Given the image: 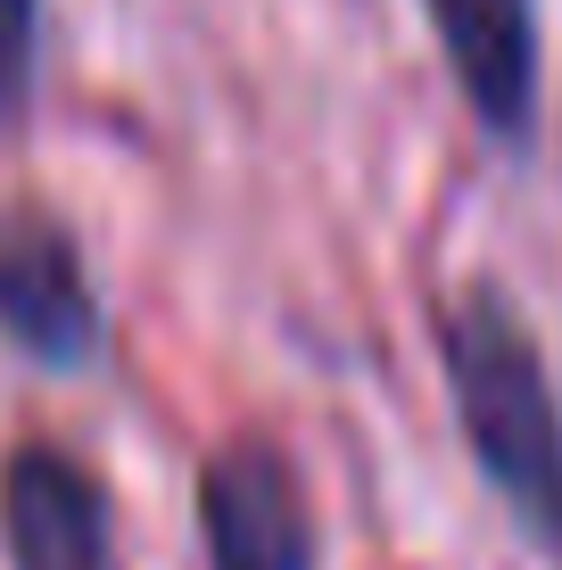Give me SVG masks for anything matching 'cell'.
<instances>
[{"mask_svg":"<svg viewBox=\"0 0 562 570\" xmlns=\"http://www.w3.org/2000/svg\"><path fill=\"white\" fill-rule=\"evenodd\" d=\"M455 83L472 91L480 125L530 132L538 100V9L530 0H431Z\"/></svg>","mask_w":562,"mask_h":570,"instance_id":"5","label":"cell"},{"mask_svg":"<svg viewBox=\"0 0 562 570\" xmlns=\"http://www.w3.org/2000/svg\"><path fill=\"white\" fill-rule=\"evenodd\" d=\"M33 75V0H0V116L26 100Z\"/></svg>","mask_w":562,"mask_h":570,"instance_id":"6","label":"cell"},{"mask_svg":"<svg viewBox=\"0 0 562 570\" xmlns=\"http://www.w3.org/2000/svg\"><path fill=\"white\" fill-rule=\"evenodd\" d=\"M0 331L42 364H83L100 347V306H91L83 257L33 207H0Z\"/></svg>","mask_w":562,"mask_h":570,"instance_id":"4","label":"cell"},{"mask_svg":"<svg viewBox=\"0 0 562 570\" xmlns=\"http://www.w3.org/2000/svg\"><path fill=\"white\" fill-rule=\"evenodd\" d=\"M0 538L17 570H116L108 488L50 439H26L0 463Z\"/></svg>","mask_w":562,"mask_h":570,"instance_id":"2","label":"cell"},{"mask_svg":"<svg viewBox=\"0 0 562 570\" xmlns=\"http://www.w3.org/2000/svg\"><path fill=\"white\" fill-rule=\"evenodd\" d=\"M199 529L216 570H315V521H306L298 471L265 439H231L207 455Z\"/></svg>","mask_w":562,"mask_h":570,"instance_id":"3","label":"cell"},{"mask_svg":"<svg viewBox=\"0 0 562 570\" xmlns=\"http://www.w3.org/2000/svg\"><path fill=\"white\" fill-rule=\"evenodd\" d=\"M438 347H447L455 414L480 471L538 538L562 546V405L530 323L513 314L505 289H463L438 314Z\"/></svg>","mask_w":562,"mask_h":570,"instance_id":"1","label":"cell"}]
</instances>
